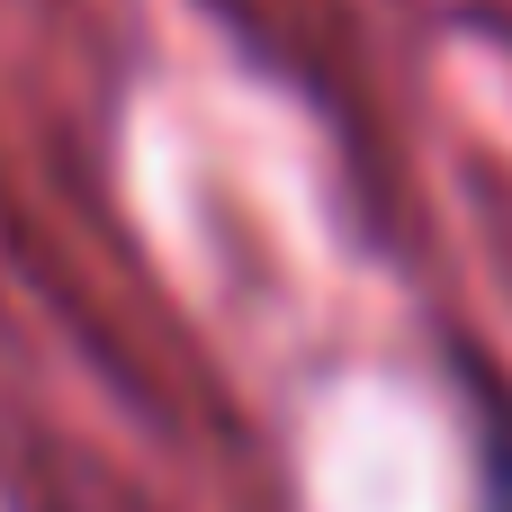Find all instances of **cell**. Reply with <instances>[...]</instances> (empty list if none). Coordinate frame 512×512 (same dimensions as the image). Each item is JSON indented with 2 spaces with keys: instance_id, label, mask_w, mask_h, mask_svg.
<instances>
[{
  "instance_id": "1",
  "label": "cell",
  "mask_w": 512,
  "mask_h": 512,
  "mask_svg": "<svg viewBox=\"0 0 512 512\" xmlns=\"http://www.w3.org/2000/svg\"><path fill=\"white\" fill-rule=\"evenodd\" d=\"M486 512H512V405L486 423Z\"/></svg>"
}]
</instances>
